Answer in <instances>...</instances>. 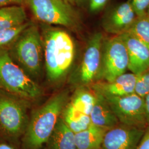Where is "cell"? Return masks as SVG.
Instances as JSON below:
<instances>
[{
    "label": "cell",
    "instance_id": "7402d4cb",
    "mask_svg": "<svg viewBox=\"0 0 149 149\" xmlns=\"http://www.w3.org/2000/svg\"><path fill=\"white\" fill-rule=\"evenodd\" d=\"M135 93L143 98L149 94V69L138 74Z\"/></svg>",
    "mask_w": 149,
    "mask_h": 149
},
{
    "label": "cell",
    "instance_id": "7a4b0ae2",
    "mask_svg": "<svg viewBox=\"0 0 149 149\" xmlns=\"http://www.w3.org/2000/svg\"><path fill=\"white\" fill-rule=\"evenodd\" d=\"M74 55V43L68 33L60 29L47 33L44 58L49 80L56 81L61 79L71 67Z\"/></svg>",
    "mask_w": 149,
    "mask_h": 149
},
{
    "label": "cell",
    "instance_id": "4316f807",
    "mask_svg": "<svg viewBox=\"0 0 149 149\" xmlns=\"http://www.w3.org/2000/svg\"><path fill=\"white\" fill-rule=\"evenodd\" d=\"M0 149H18L13 144L11 143V141L3 139V140H0Z\"/></svg>",
    "mask_w": 149,
    "mask_h": 149
},
{
    "label": "cell",
    "instance_id": "f1b7e54d",
    "mask_svg": "<svg viewBox=\"0 0 149 149\" xmlns=\"http://www.w3.org/2000/svg\"><path fill=\"white\" fill-rule=\"evenodd\" d=\"M63 1H64L65 3L69 4L70 5H71L74 4L76 0H63Z\"/></svg>",
    "mask_w": 149,
    "mask_h": 149
},
{
    "label": "cell",
    "instance_id": "52a82bcc",
    "mask_svg": "<svg viewBox=\"0 0 149 149\" xmlns=\"http://www.w3.org/2000/svg\"><path fill=\"white\" fill-rule=\"evenodd\" d=\"M129 56L125 44L119 35L109 39L104 44L101 68L98 78L111 82L126 72Z\"/></svg>",
    "mask_w": 149,
    "mask_h": 149
},
{
    "label": "cell",
    "instance_id": "603a6c76",
    "mask_svg": "<svg viewBox=\"0 0 149 149\" xmlns=\"http://www.w3.org/2000/svg\"><path fill=\"white\" fill-rule=\"evenodd\" d=\"M136 16H141L147 13L149 7V0H129Z\"/></svg>",
    "mask_w": 149,
    "mask_h": 149
},
{
    "label": "cell",
    "instance_id": "e0dca14e",
    "mask_svg": "<svg viewBox=\"0 0 149 149\" xmlns=\"http://www.w3.org/2000/svg\"><path fill=\"white\" fill-rule=\"evenodd\" d=\"M27 13L22 5H10L0 8V31L16 27L27 22Z\"/></svg>",
    "mask_w": 149,
    "mask_h": 149
},
{
    "label": "cell",
    "instance_id": "3957f363",
    "mask_svg": "<svg viewBox=\"0 0 149 149\" xmlns=\"http://www.w3.org/2000/svg\"><path fill=\"white\" fill-rule=\"evenodd\" d=\"M28 102L0 90V136L15 141L25 133L29 117Z\"/></svg>",
    "mask_w": 149,
    "mask_h": 149
},
{
    "label": "cell",
    "instance_id": "9c48e42d",
    "mask_svg": "<svg viewBox=\"0 0 149 149\" xmlns=\"http://www.w3.org/2000/svg\"><path fill=\"white\" fill-rule=\"evenodd\" d=\"M103 37L101 33L95 34L88 42L80 68L81 83L87 85L98 78L102 60Z\"/></svg>",
    "mask_w": 149,
    "mask_h": 149
},
{
    "label": "cell",
    "instance_id": "d4e9b609",
    "mask_svg": "<svg viewBox=\"0 0 149 149\" xmlns=\"http://www.w3.org/2000/svg\"><path fill=\"white\" fill-rule=\"evenodd\" d=\"M136 149H149V125L145 129V133Z\"/></svg>",
    "mask_w": 149,
    "mask_h": 149
},
{
    "label": "cell",
    "instance_id": "1f68e13d",
    "mask_svg": "<svg viewBox=\"0 0 149 149\" xmlns=\"http://www.w3.org/2000/svg\"></svg>",
    "mask_w": 149,
    "mask_h": 149
},
{
    "label": "cell",
    "instance_id": "5b68a950",
    "mask_svg": "<svg viewBox=\"0 0 149 149\" xmlns=\"http://www.w3.org/2000/svg\"><path fill=\"white\" fill-rule=\"evenodd\" d=\"M16 58L27 72L35 75L41 69L43 59L42 39L37 27L30 25L17 39Z\"/></svg>",
    "mask_w": 149,
    "mask_h": 149
},
{
    "label": "cell",
    "instance_id": "83f0119b",
    "mask_svg": "<svg viewBox=\"0 0 149 149\" xmlns=\"http://www.w3.org/2000/svg\"><path fill=\"white\" fill-rule=\"evenodd\" d=\"M145 109H146V120L148 125H149V94L146 96L145 98Z\"/></svg>",
    "mask_w": 149,
    "mask_h": 149
},
{
    "label": "cell",
    "instance_id": "7c38bea8",
    "mask_svg": "<svg viewBox=\"0 0 149 149\" xmlns=\"http://www.w3.org/2000/svg\"><path fill=\"white\" fill-rule=\"evenodd\" d=\"M138 74L124 73L111 82H100L92 85L93 90L103 96L120 97L135 93Z\"/></svg>",
    "mask_w": 149,
    "mask_h": 149
},
{
    "label": "cell",
    "instance_id": "cb8c5ba5",
    "mask_svg": "<svg viewBox=\"0 0 149 149\" xmlns=\"http://www.w3.org/2000/svg\"><path fill=\"white\" fill-rule=\"evenodd\" d=\"M108 0H89V8L92 12H98L105 6Z\"/></svg>",
    "mask_w": 149,
    "mask_h": 149
},
{
    "label": "cell",
    "instance_id": "4dcf8cb0",
    "mask_svg": "<svg viewBox=\"0 0 149 149\" xmlns=\"http://www.w3.org/2000/svg\"><path fill=\"white\" fill-rule=\"evenodd\" d=\"M42 149V148H41V149ZM49 149V148H44V149Z\"/></svg>",
    "mask_w": 149,
    "mask_h": 149
},
{
    "label": "cell",
    "instance_id": "d6986e66",
    "mask_svg": "<svg viewBox=\"0 0 149 149\" xmlns=\"http://www.w3.org/2000/svg\"><path fill=\"white\" fill-rule=\"evenodd\" d=\"M95 101L94 92L92 93L85 89H80L76 91L69 103L76 109L90 116Z\"/></svg>",
    "mask_w": 149,
    "mask_h": 149
},
{
    "label": "cell",
    "instance_id": "8fae6325",
    "mask_svg": "<svg viewBox=\"0 0 149 149\" xmlns=\"http://www.w3.org/2000/svg\"><path fill=\"white\" fill-rule=\"evenodd\" d=\"M125 44L129 56L128 69L139 74L149 69V48L128 32L119 34Z\"/></svg>",
    "mask_w": 149,
    "mask_h": 149
},
{
    "label": "cell",
    "instance_id": "ba28073f",
    "mask_svg": "<svg viewBox=\"0 0 149 149\" xmlns=\"http://www.w3.org/2000/svg\"><path fill=\"white\" fill-rule=\"evenodd\" d=\"M24 3L39 21L65 27L74 23V11L63 0H24Z\"/></svg>",
    "mask_w": 149,
    "mask_h": 149
},
{
    "label": "cell",
    "instance_id": "2e32d148",
    "mask_svg": "<svg viewBox=\"0 0 149 149\" xmlns=\"http://www.w3.org/2000/svg\"><path fill=\"white\" fill-rule=\"evenodd\" d=\"M107 129L91 124L85 130L75 134L77 149H100Z\"/></svg>",
    "mask_w": 149,
    "mask_h": 149
},
{
    "label": "cell",
    "instance_id": "f546056e",
    "mask_svg": "<svg viewBox=\"0 0 149 149\" xmlns=\"http://www.w3.org/2000/svg\"><path fill=\"white\" fill-rule=\"evenodd\" d=\"M147 14H148V15L149 16V7H148V10H147Z\"/></svg>",
    "mask_w": 149,
    "mask_h": 149
},
{
    "label": "cell",
    "instance_id": "ac0fdd59",
    "mask_svg": "<svg viewBox=\"0 0 149 149\" xmlns=\"http://www.w3.org/2000/svg\"><path fill=\"white\" fill-rule=\"evenodd\" d=\"M61 116L67 125L75 134L87 129L92 124L90 116L76 109L69 102Z\"/></svg>",
    "mask_w": 149,
    "mask_h": 149
},
{
    "label": "cell",
    "instance_id": "44dd1931",
    "mask_svg": "<svg viewBox=\"0 0 149 149\" xmlns=\"http://www.w3.org/2000/svg\"><path fill=\"white\" fill-rule=\"evenodd\" d=\"M30 25V23L26 22L16 27L0 31V48L16 40L22 32Z\"/></svg>",
    "mask_w": 149,
    "mask_h": 149
},
{
    "label": "cell",
    "instance_id": "6da1fadb",
    "mask_svg": "<svg viewBox=\"0 0 149 149\" xmlns=\"http://www.w3.org/2000/svg\"><path fill=\"white\" fill-rule=\"evenodd\" d=\"M68 102L69 92L62 91L32 113L23 136L24 149H40L47 144Z\"/></svg>",
    "mask_w": 149,
    "mask_h": 149
},
{
    "label": "cell",
    "instance_id": "9a60e30c",
    "mask_svg": "<svg viewBox=\"0 0 149 149\" xmlns=\"http://www.w3.org/2000/svg\"><path fill=\"white\" fill-rule=\"evenodd\" d=\"M50 149H77L75 133L67 125L61 116L47 143Z\"/></svg>",
    "mask_w": 149,
    "mask_h": 149
},
{
    "label": "cell",
    "instance_id": "5bb4252c",
    "mask_svg": "<svg viewBox=\"0 0 149 149\" xmlns=\"http://www.w3.org/2000/svg\"><path fill=\"white\" fill-rule=\"evenodd\" d=\"M93 92L96 101L90 115L91 123L107 130L117 126L120 123L106 98L101 93Z\"/></svg>",
    "mask_w": 149,
    "mask_h": 149
},
{
    "label": "cell",
    "instance_id": "30bf717a",
    "mask_svg": "<svg viewBox=\"0 0 149 149\" xmlns=\"http://www.w3.org/2000/svg\"><path fill=\"white\" fill-rule=\"evenodd\" d=\"M145 129L119 123L117 126L107 130L101 149H136Z\"/></svg>",
    "mask_w": 149,
    "mask_h": 149
},
{
    "label": "cell",
    "instance_id": "4fadbf2b",
    "mask_svg": "<svg viewBox=\"0 0 149 149\" xmlns=\"http://www.w3.org/2000/svg\"><path fill=\"white\" fill-rule=\"evenodd\" d=\"M136 14L129 0L118 6L107 18L105 29L119 35L126 32L133 23Z\"/></svg>",
    "mask_w": 149,
    "mask_h": 149
},
{
    "label": "cell",
    "instance_id": "8992f818",
    "mask_svg": "<svg viewBox=\"0 0 149 149\" xmlns=\"http://www.w3.org/2000/svg\"><path fill=\"white\" fill-rule=\"evenodd\" d=\"M104 97L120 124L143 129L148 126L144 98L135 93L120 97Z\"/></svg>",
    "mask_w": 149,
    "mask_h": 149
},
{
    "label": "cell",
    "instance_id": "277c9868",
    "mask_svg": "<svg viewBox=\"0 0 149 149\" xmlns=\"http://www.w3.org/2000/svg\"><path fill=\"white\" fill-rule=\"evenodd\" d=\"M0 88L28 101L37 99L42 94L40 86L3 49H0Z\"/></svg>",
    "mask_w": 149,
    "mask_h": 149
},
{
    "label": "cell",
    "instance_id": "484cf974",
    "mask_svg": "<svg viewBox=\"0 0 149 149\" xmlns=\"http://www.w3.org/2000/svg\"><path fill=\"white\" fill-rule=\"evenodd\" d=\"M24 3V0H0V8L7 6L22 5Z\"/></svg>",
    "mask_w": 149,
    "mask_h": 149
},
{
    "label": "cell",
    "instance_id": "ffe728a7",
    "mask_svg": "<svg viewBox=\"0 0 149 149\" xmlns=\"http://www.w3.org/2000/svg\"><path fill=\"white\" fill-rule=\"evenodd\" d=\"M128 32L149 48V17L147 13L137 16Z\"/></svg>",
    "mask_w": 149,
    "mask_h": 149
}]
</instances>
